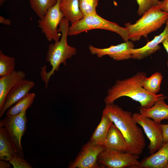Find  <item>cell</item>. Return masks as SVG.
<instances>
[{
	"label": "cell",
	"instance_id": "6da1fadb",
	"mask_svg": "<svg viewBox=\"0 0 168 168\" xmlns=\"http://www.w3.org/2000/svg\"><path fill=\"white\" fill-rule=\"evenodd\" d=\"M147 75L144 72H139L128 78L116 80L107 91L104 100L105 104L113 103L120 97L127 96L139 102L140 107L148 109L158 100L166 97L163 94H152L144 88L143 84Z\"/></svg>",
	"mask_w": 168,
	"mask_h": 168
},
{
	"label": "cell",
	"instance_id": "7a4b0ae2",
	"mask_svg": "<svg viewBox=\"0 0 168 168\" xmlns=\"http://www.w3.org/2000/svg\"><path fill=\"white\" fill-rule=\"evenodd\" d=\"M103 113L108 115L125 138L128 145L126 152L141 154L146 146L145 138L132 113L124 110L114 103L106 104Z\"/></svg>",
	"mask_w": 168,
	"mask_h": 168
},
{
	"label": "cell",
	"instance_id": "3957f363",
	"mask_svg": "<svg viewBox=\"0 0 168 168\" xmlns=\"http://www.w3.org/2000/svg\"><path fill=\"white\" fill-rule=\"evenodd\" d=\"M69 22L64 17L62 19L58 29V32L61 33L60 40L51 43L49 46L46 60L49 63L52 68L49 72H47L43 67L40 72L42 79L45 83L46 88L47 87L49 78L54 74L55 71L59 70L60 65L62 63L67 66V60L71 58L77 53V49L69 45L67 42L69 27Z\"/></svg>",
	"mask_w": 168,
	"mask_h": 168
},
{
	"label": "cell",
	"instance_id": "277c9868",
	"mask_svg": "<svg viewBox=\"0 0 168 168\" xmlns=\"http://www.w3.org/2000/svg\"><path fill=\"white\" fill-rule=\"evenodd\" d=\"M168 20V13L161 11L158 5L143 14L134 24L128 22L125 27L128 31V40L139 41L142 37L148 35L161 28Z\"/></svg>",
	"mask_w": 168,
	"mask_h": 168
},
{
	"label": "cell",
	"instance_id": "5b68a950",
	"mask_svg": "<svg viewBox=\"0 0 168 168\" xmlns=\"http://www.w3.org/2000/svg\"><path fill=\"white\" fill-rule=\"evenodd\" d=\"M101 29L114 32L119 35L124 41L128 40V31L125 27L107 20L97 13L85 16L69 26L68 35H76L88 30Z\"/></svg>",
	"mask_w": 168,
	"mask_h": 168
},
{
	"label": "cell",
	"instance_id": "8992f818",
	"mask_svg": "<svg viewBox=\"0 0 168 168\" xmlns=\"http://www.w3.org/2000/svg\"><path fill=\"white\" fill-rule=\"evenodd\" d=\"M26 111V110H25L16 116H6L0 121V125L5 129L18 155L23 157L24 153L21 140L27 129V119Z\"/></svg>",
	"mask_w": 168,
	"mask_h": 168
},
{
	"label": "cell",
	"instance_id": "52a82bcc",
	"mask_svg": "<svg viewBox=\"0 0 168 168\" xmlns=\"http://www.w3.org/2000/svg\"><path fill=\"white\" fill-rule=\"evenodd\" d=\"M133 115L137 123L142 127L149 140L150 143L147 148L150 154H154L165 143L161 123L156 122L150 118L144 116L140 113H135Z\"/></svg>",
	"mask_w": 168,
	"mask_h": 168
},
{
	"label": "cell",
	"instance_id": "ba28073f",
	"mask_svg": "<svg viewBox=\"0 0 168 168\" xmlns=\"http://www.w3.org/2000/svg\"><path fill=\"white\" fill-rule=\"evenodd\" d=\"M139 155L127 152L121 153L103 150L98 157L102 166L108 168H138Z\"/></svg>",
	"mask_w": 168,
	"mask_h": 168
},
{
	"label": "cell",
	"instance_id": "9c48e42d",
	"mask_svg": "<svg viewBox=\"0 0 168 168\" xmlns=\"http://www.w3.org/2000/svg\"><path fill=\"white\" fill-rule=\"evenodd\" d=\"M60 2L57 0L56 4L38 21V27L49 42L58 41L61 35L58 33L57 27L64 17L59 8Z\"/></svg>",
	"mask_w": 168,
	"mask_h": 168
},
{
	"label": "cell",
	"instance_id": "30bf717a",
	"mask_svg": "<svg viewBox=\"0 0 168 168\" xmlns=\"http://www.w3.org/2000/svg\"><path fill=\"white\" fill-rule=\"evenodd\" d=\"M105 149L103 145L94 144L90 140L83 147L69 168H97L100 166L97 163L99 154Z\"/></svg>",
	"mask_w": 168,
	"mask_h": 168
},
{
	"label": "cell",
	"instance_id": "8fae6325",
	"mask_svg": "<svg viewBox=\"0 0 168 168\" xmlns=\"http://www.w3.org/2000/svg\"><path fill=\"white\" fill-rule=\"evenodd\" d=\"M134 47L133 42L128 40L105 48H97L90 45L89 49L91 54L96 55L99 58L107 55L113 59L119 61L131 58L130 50Z\"/></svg>",
	"mask_w": 168,
	"mask_h": 168
},
{
	"label": "cell",
	"instance_id": "7c38bea8",
	"mask_svg": "<svg viewBox=\"0 0 168 168\" xmlns=\"http://www.w3.org/2000/svg\"><path fill=\"white\" fill-rule=\"evenodd\" d=\"M35 85L32 81L25 79L15 86L7 95L2 110L0 111V118L8 109L28 93Z\"/></svg>",
	"mask_w": 168,
	"mask_h": 168
},
{
	"label": "cell",
	"instance_id": "4fadbf2b",
	"mask_svg": "<svg viewBox=\"0 0 168 168\" xmlns=\"http://www.w3.org/2000/svg\"><path fill=\"white\" fill-rule=\"evenodd\" d=\"M163 31L159 35L155 37L151 41L148 42L145 46L139 48H133L130 50L131 58L141 60L154 53L160 49L159 44L162 43L168 35V20Z\"/></svg>",
	"mask_w": 168,
	"mask_h": 168
},
{
	"label": "cell",
	"instance_id": "5bb4252c",
	"mask_svg": "<svg viewBox=\"0 0 168 168\" xmlns=\"http://www.w3.org/2000/svg\"><path fill=\"white\" fill-rule=\"evenodd\" d=\"M103 146L105 150L121 153L126 152L128 145L125 139L113 123L110 128Z\"/></svg>",
	"mask_w": 168,
	"mask_h": 168
},
{
	"label": "cell",
	"instance_id": "9a60e30c",
	"mask_svg": "<svg viewBox=\"0 0 168 168\" xmlns=\"http://www.w3.org/2000/svg\"><path fill=\"white\" fill-rule=\"evenodd\" d=\"M168 163V141L154 154L140 161L138 168H166Z\"/></svg>",
	"mask_w": 168,
	"mask_h": 168
},
{
	"label": "cell",
	"instance_id": "2e32d148",
	"mask_svg": "<svg viewBox=\"0 0 168 168\" xmlns=\"http://www.w3.org/2000/svg\"><path fill=\"white\" fill-rule=\"evenodd\" d=\"M26 73L21 71L14 70L0 78V111L5 98L10 91L17 84L25 79Z\"/></svg>",
	"mask_w": 168,
	"mask_h": 168
},
{
	"label": "cell",
	"instance_id": "e0dca14e",
	"mask_svg": "<svg viewBox=\"0 0 168 168\" xmlns=\"http://www.w3.org/2000/svg\"><path fill=\"white\" fill-rule=\"evenodd\" d=\"M166 96L157 100L151 108L145 109L140 107V113L147 117L150 118L155 122L161 123L164 119H168V105L165 99Z\"/></svg>",
	"mask_w": 168,
	"mask_h": 168
},
{
	"label": "cell",
	"instance_id": "ac0fdd59",
	"mask_svg": "<svg viewBox=\"0 0 168 168\" xmlns=\"http://www.w3.org/2000/svg\"><path fill=\"white\" fill-rule=\"evenodd\" d=\"M59 8L71 25L84 17L80 9L79 0H60Z\"/></svg>",
	"mask_w": 168,
	"mask_h": 168
},
{
	"label": "cell",
	"instance_id": "d6986e66",
	"mask_svg": "<svg viewBox=\"0 0 168 168\" xmlns=\"http://www.w3.org/2000/svg\"><path fill=\"white\" fill-rule=\"evenodd\" d=\"M16 154V150L6 130L0 125V159L9 161Z\"/></svg>",
	"mask_w": 168,
	"mask_h": 168
},
{
	"label": "cell",
	"instance_id": "ffe728a7",
	"mask_svg": "<svg viewBox=\"0 0 168 168\" xmlns=\"http://www.w3.org/2000/svg\"><path fill=\"white\" fill-rule=\"evenodd\" d=\"M113 122L105 113H102L101 121L94 132L90 141L95 145L103 146Z\"/></svg>",
	"mask_w": 168,
	"mask_h": 168
},
{
	"label": "cell",
	"instance_id": "44dd1931",
	"mask_svg": "<svg viewBox=\"0 0 168 168\" xmlns=\"http://www.w3.org/2000/svg\"><path fill=\"white\" fill-rule=\"evenodd\" d=\"M35 97L34 93H29L17 101L7 110L6 116L11 117L16 115L23 111L27 110L32 104Z\"/></svg>",
	"mask_w": 168,
	"mask_h": 168
},
{
	"label": "cell",
	"instance_id": "7402d4cb",
	"mask_svg": "<svg viewBox=\"0 0 168 168\" xmlns=\"http://www.w3.org/2000/svg\"><path fill=\"white\" fill-rule=\"evenodd\" d=\"M57 0H29L30 6L40 19L57 3Z\"/></svg>",
	"mask_w": 168,
	"mask_h": 168
},
{
	"label": "cell",
	"instance_id": "603a6c76",
	"mask_svg": "<svg viewBox=\"0 0 168 168\" xmlns=\"http://www.w3.org/2000/svg\"><path fill=\"white\" fill-rule=\"evenodd\" d=\"M163 76L160 72H156L144 81L143 87L148 92L156 95L160 89Z\"/></svg>",
	"mask_w": 168,
	"mask_h": 168
},
{
	"label": "cell",
	"instance_id": "cb8c5ba5",
	"mask_svg": "<svg viewBox=\"0 0 168 168\" xmlns=\"http://www.w3.org/2000/svg\"><path fill=\"white\" fill-rule=\"evenodd\" d=\"M15 59L14 57L7 56L0 50V77L10 73L14 70Z\"/></svg>",
	"mask_w": 168,
	"mask_h": 168
},
{
	"label": "cell",
	"instance_id": "d4e9b609",
	"mask_svg": "<svg viewBox=\"0 0 168 168\" xmlns=\"http://www.w3.org/2000/svg\"><path fill=\"white\" fill-rule=\"evenodd\" d=\"M99 0H79V6L81 11L85 16L97 13L96 7Z\"/></svg>",
	"mask_w": 168,
	"mask_h": 168
},
{
	"label": "cell",
	"instance_id": "484cf974",
	"mask_svg": "<svg viewBox=\"0 0 168 168\" xmlns=\"http://www.w3.org/2000/svg\"><path fill=\"white\" fill-rule=\"evenodd\" d=\"M138 6L137 13L142 16L147 11L158 5L161 1L159 0H136Z\"/></svg>",
	"mask_w": 168,
	"mask_h": 168
},
{
	"label": "cell",
	"instance_id": "4316f807",
	"mask_svg": "<svg viewBox=\"0 0 168 168\" xmlns=\"http://www.w3.org/2000/svg\"><path fill=\"white\" fill-rule=\"evenodd\" d=\"M14 168H32L33 167L24 157L16 155L9 161Z\"/></svg>",
	"mask_w": 168,
	"mask_h": 168
},
{
	"label": "cell",
	"instance_id": "83f0119b",
	"mask_svg": "<svg viewBox=\"0 0 168 168\" xmlns=\"http://www.w3.org/2000/svg\"><path fill=\"white\" fill-rule=\"evenodd\" d=\"M162 131L163 138L165 143L168 141V124H160Z\"/></svg>",
	"mask_w": 168,
	"mask_h": 168
},
{
	"label": "cell",
	"instance_id": "f1b7e54d",
	"mask_svg": "<svg viewBox=\"0 0 168 168\" xmlns=\"http://www.w3.org/2000/svg\"><path fill=\"white\" fill-rule=\"evenodd\" d=\"M158 6L161 11L168 13V0H163L161 1Z\"/></svg>",
	"mask_w": 168,
	"mask_h": 168
},
{
	"label": "cell",
	"instance_id": "f546056e",
	"mask_svg": "<svg viewBox=\"0 0 168 168\" xmlns=\"http://www.w3.org/2000/svg\"><path fill=\"white\" fill-rule=\"evenodd\" d=\"M11 164L8 161L2 159L0 160V168H10L11 167Z\"/></svg>",
	"mask_w": 168,
	"mask_h": 168
},
{
	"label": "cell",
	"instance_id": "4dcf8cb0",
	"mask_svg": "<svg viewBox=\"0 0 168 168\" xmlns=\"http://www.w3.org/2000/svg\"><path fill=\"white\" fill-rule=\"evenodd\" d=\"M0 23L6 25H10L11 21L9 19H6L2 16H0Z\"/></svg>",
	"mask_w": 168,
	"mask_h": 168
},
{
	"label": "cell",
	"instance_id": "1f68e13d",
	"mask_svg": "<svg viewBox=\"0 0 168 168\" xmlns=\"http://www.w3.org/2000/svg\"><path fill=\"white\" fill-rule=\"evenodd\" d=\"M162 43L163 47L168 54V35L164 39Z\"/></svg>",
	"mask_w": 168,
	"mask_h": 168
},
{
	"label": "cell",
	"instance_id": "d6a6232c",
	"mask_svg": "<svg viewBox=\"0 0 168 168\" xmlns=\"http://www.w3.org/2000/svg\"><path fill=\"white\" fill-rule=\"evenodd\" d=\"M7 0H0V5L2 6L4 2Z\"/></svg>",
	"mask_w": 168,
	"mask_h": 168
},
{
	"label": "cell",
	"instance_id": "836d02e7",
	"mask_svg": "<svg viewBox=\"0 0 168 168\" xmlns=\"http://www.w3.org/2000/svg\"><path fill=\"white\" fill-rule=\"evenodd\" d=\"M166 168H168V163L166 166Z\"/></svg>",
	"mask_w": 168,
	"mask_h": 168
},
{
	"label": "cell",
	"instance_id": "e575fe53",
	"mask_svg": "<svg viewBox=\"0 0 168 168\" xmlns=\"http://www.w3.org/2000/svg\"><path fill=\"white\" fill-rule=\"evenodd\" d=\"M167 65L168 68V61H167Z\"/></svg>",
	"mask_w": 168,
	"mask_h": 168
}]
</instances>
